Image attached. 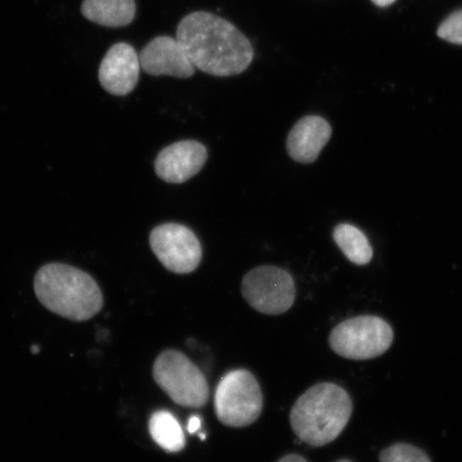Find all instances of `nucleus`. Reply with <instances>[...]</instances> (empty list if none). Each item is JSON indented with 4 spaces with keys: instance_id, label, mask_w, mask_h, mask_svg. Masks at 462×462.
Instances as JSON below:
<instances>
[{
    "instance_id": "obj_1",
    "label": "nucleus",
    "mask_w": 462,
    "mask_h": 462,
    "mask_svg": "<svg viewBox=\"0 0 462 462\" xmlns=\"http://www.w3.org/2000/svg\"><path fill=\"white\" fill-rule=\"evenodd\" d=\"M177 40L194 67L215 77H231L250 67L254 50L238 28L217 15L199 11L177 28Z\"/></svg>"
},
{
    "instance_id": "obj_2",
    "label": "nucleus",
    "mask_w": 462,
    "mask_h": 462,
    "mask_svg": "<svg viewBox=\"0 0 462 462\" xmlns=\"http://www.w3.org/2000/svg\"><path fill=\"white\" fill-rule=\"evenodd\" d=\"M351 414L348 393L337 384L323 383L311 386L298 398L291 411V425L300 440L321 448L337 440Z\"/></svg>"
},
{
    "instance_id": "obj_3",
    "label": "nucleus",
    "mask_w": 462,
    "mask_h": 462,
    "mask_svg": "<svg viewBox=\"0 0 462 462\" xmlns=\"http://www.w3.org/2000/svg\"><path fill=\"white\" fill-rule=\"evenodd\" d=\"M33 286L46 309L69 320H89L103 306V294L97 282L71 265H43L34 277Z\"/></svg>"
},
{
    "instance_id": "obj_4",
    "label": "nucleus",
    "mask_w": 462,
    "mask_h": 462,
    "mask_svg": "<svg viewBox=\"0 0 462 462\" xmlns=\"http://www.w3.org/2000/svg\"><path fill=\"white\" fill-rule=\"evenodd\" d=\"M152 374L155 383L179 406L202 408L209 401L206 375L180 351L162 352Z\"/></svg>"
},
{
    "instance_id": "obj_5",
    "label": "nucleus",
    "mask_w": 462,
    "mask_h": 462,
    "mask_svg": "<svg viewBox=\"0 0 462 462\" xmlns=\"http://www.w3.org/2000/svg\"><path fill=\"white\" fill-rule=\"evenodd\" d=\"M216 414L225 426L242 429L259 419L263 395L255 375L246 369H236L219 381L215 395Z\"/></svg>"
},
{
    "instance_id": "obj_6",
    "label": "nucleus",
    "mask_w": 462,
    "mask_h": 462,
    "mask_svg": "<svg viewBox=\"0 0 462 462\" xmlns=\"http://www.w3.org/2000/svg\"><path fill=\"white\" fill-rule=\"evenodd\" d=\"M394 338L388 322L377 316L350 318L333 328L328 343L339 356L371 360L385 354Z\"/></svg>"
},
{
    "instance_id": "obj_7",
    "label": "nucleus",
    "mask_w": 462,
    "mask_h": 462,
    "mask_svg": "<svg viewBox=\"0 0 462 462\" xmlns=\"http://www.w3.org/2000/svg\"><path fill=\"white\" fill-rule=\"evenodd\" d=\"M241 291L254 310L265 315L284 314L296 300L292 276L274 265L251 270L242 281Z\"/></svg>"
},
{
    "instance_id": "obj_8",
    "label": "nucleus",
    "mask_w": 462,
    "mask_h": 462,
    "mask_svg": "<svg viewBox=\"0 0 462 462\" xmlns=\"http://www.w3.org/2000/svg\"><path fill=\"white\" fill-rule=\"evenodd\" d=\"M149 242L154 255L171 273L189 274L199 268L201 245L193 231L184 225H160L150 234Z\"/></svg>"
},
{
    "instance_id": "obj_9",
    "label": "nucleus",
    "mask_w": 462,
    "mask_h": 462,
    "mask_svg": "<svg viewBox=\"0 0 462 462\" xmlns=\"http://www.w3.org/2000/svg\"><path fill=\"white\" fill-rule=\"evenodd\" d=\"M207 159L204 144L196 141H181L162 150L155 159L154 169L158 177L167 183H184L198 175Z\"/></svg>"
},
{
    "instance_id": "obj_10",
    "label": "nucleus",
    "mask_w": 462,
    "mask_h": 462,
    "mask_svg": "<svg viewBox=\"0 0 462 462\" xmlns=\"http://www.w3.org/2000/svg\"><path fill=\"white\" fill-rule=\"evenodd\" d=\"M140 61L143 70L154 77L169 75L189 79L196 70L177 38L167 36L154 38L144 46L140 54Z\"/></svg>"
},
{
    "instance_id": "obj_11",
    "label": "nucleus",
    "mask_w": 462,
    "mask_h": 462,
    "mask_svg": "<svg viewBox=\"0 0 462 462\" xmlns=\"http://www.w3.org/2000/svg\"><path fill=\"white\" fill-rule=\"evenodd\" d=\"M141 69L140 55L130 44H115L101 62L100 83L111 95H129L140 79Z\"/></svg>"
},
{
    "instance_id": "obj_12",
    "label": "nucleus",
    "mask_w": 462,
    "mask_h": 462,
    "mask_svg": "<svg viewBox=\"0 0 462 462\" xmlns=\"http://www.w3.org/2000/svg\"><path fill=\"white\" fill-rule=\"evenodd\" d=\"M332 136V128L319 116H306L293 126L287 138L289 157L302 164H310Z\"/></svg>"
},
{
    "instance_id": "obj_13",
    "label": "nucleus",
    "mask_w": 462,
    "mask_h": 462,
    "mask_svg": "<svg viewBox=\"0 0 462 462\" xmlns=\"http://www.w3.org/2000/svg\"><path fill=\"white\" fill-rule=\"evenodd\" d=\"M135 13V0H84L82 5L87 20L106 27L129 25Z\"/></svg>"
},
{
    "instance_id": "obj_14",
    "label": "nucleus",
    "mask_w": 462,
    "mask_h": 462,
    "mask_svg": "<svg viewBox=\"0 0 462 462\" xmlns=\"http://www.w3.org/2000/svg\"><path fill=\"white\" fill-rule=\"evenodd\" d=\"M149 432L159 447L171 453L180 452L186 447V436L182 427L173 415L160 410L149 420Z\"/></svg>"
},
{
    "instance_id": "obj_15",
    "label": "nucleus",
    "mask_w": 462,
    "mask_h": 462,
    "mask_svg": "<svg viewBox=\"0 0 462 462\" xmlns=\"http://www.w3.org/2000/svg\"><path fill=\"white\" fill-rule=\"evenodd\" d=\"M334 241L345 256L357 265L371 263L373 248L367 236L359 228L350 224H339L333 233Z\"/></svg>"
},
{
    "instance_id": "obj_16",
    "label": "nucleus",
    "mask_w": 462,
    "mask_h": 462,
    "mask_svg": "<svg viewBox=\"0 0 462 462\" xmlns=\"http://www.w3.org/2000/svg\"><path fill=\"white\" fill-rule=\"evenodd\" d=\"M380 462H431L429 455L410 444L397 443L380 454Z\"/></svg>"
},
{
    "instance_id": "obj_17",
    "label": "nucleus",
    "mask_w": 462,
    "mask_h": 462,
    "mask_svg": "<svg viewBox=\"0 0 462 462\" xmlns=\"http://www.w3.org/2000/svg\"><path fill=\"white\" fill-rule=\"evenodd\" d=\"M438 36L450 43L462 45V10L456 11L442 23Z\"/></svg>"
},
{
    "instance_id": "obj_18",
    "label": "nucleus",
    "mask_w": 462,
    "mask_h": 462,
    "mask_svg": "<svg viewBox=\"0 0 462 462\" xmlns=\"http://www.w3.org/2000/svg\"><path fill=\"white\" fill-rule=\"evenodd\" d=\"M201 426V420L199 417H196V415H193V417H190L188 424V430L189 433H195L200 429Z\"/></svg>"
},
{
    "instance_id": "obj_19",
    "label": "nucleus",
    "mask_w": 462,
    "mask_h": 462,
    "mask_svg": "<svg viewBox=\"0 0 462 462\" xmlns=\"http://www.w3.org/2000/svg\"><path fill=\"white\" fill-rule=\"evenodd\" d=\"M279 462H308L302 456L291 454L282 457Z\"/></svg>"
},
{
    "instance_id": "obj_20",
    "label": "nucleus",
    "mask_w": 462,
    "mask_h": 462,
    "mask_svg": "<svg viewBox=\"0 0 462 462\" xmlns=\"http://www.w3.org/2000/svg\"><path fill=\"white\" fill-rule=\"evenodd\" d=\"M395 2L396 0H373V3L377 5L378 7H388V5Z\"/></svg>"
},
{
    "instance_id": "obj_21",
    "label": "nucleus",
    "mask_w": 462,
    "mask_h": 462,
    "mask_svg": "<svg viewBox=\"0 0 462 462\" xmlns=\"http://www.w3.org/2000/svg\"><path fill=\"white\" fill-rule=\"evenodd\" d=\"M337 462H352L351 460H348V459H342V460H338Z\"/></svg>"
}]
</instances>
